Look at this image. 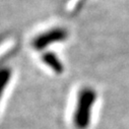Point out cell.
<instances>
[{
	"mask_svg": "<svg viewBox=\"0 0 129 129\" xmlns=\"http://www.w3.org/2000/svg\"><path fill=\"white\" fill-rule=\"evenodd\" d=\"M96 100L95 91L91 88H83L77 96V104L73 115L74 125L78 129H85L90 122L91 108Z\"/></svg>",
	"mask_w": 129,
	"mask_h": 129,
	"instance_id": "cell-1",
	"label": "cell"
},
{
	"mask_svg": "<svg viewBox=\"0 0 129 129\" xmlns=\"http://www.w3.org/2000/svg\"><path fill=\"white\" fill-rule=\"evenodd\" d=\"M67 37V33L65 29L63 28H53L50 29L46 33L41 34L33 41V46L37 50H42L49 45L63 41Z\"/></svg>",
	"mask_w": 129,
	"mask_h": 129,
	"instance_id": "cell-2",
	"label": "cell"
},
{
	"mask_svg": "<svg viewBox=\"0 0 129 129\" xmlns=\"http://www.w3.org/2000/svg\"><path fill=\"white\" fill-rule=\"evenodd\" d=\"M43 60L45 61V63L47 64L48 66H50L52 69H54L56 72H61L63 70V66L61 62L59 61V59L54 55V54H51V53H48L46 54L44 57H43Z\"/></svg>",
	"mask_w": 129,
	"mask_h": 129,
	"instance_id": "cell-3",
	"label": "cell"
},
{
	"mask_svg": "<svg viewBox=\"0 0 129 129\" xmlns=\"http://www.w3.org/2000/svg\"><path fill=\"white\" fill-rule=\"evenodd\" d=\"M9 79H10V70L8 68L0 70V98H1L2 92L5 89Z\"/></svg>",
	"mask_w": 129,
	"mask_h": 129,
	"instance_id": "cell-4",
	"label": "cell"
}]
</instances>
